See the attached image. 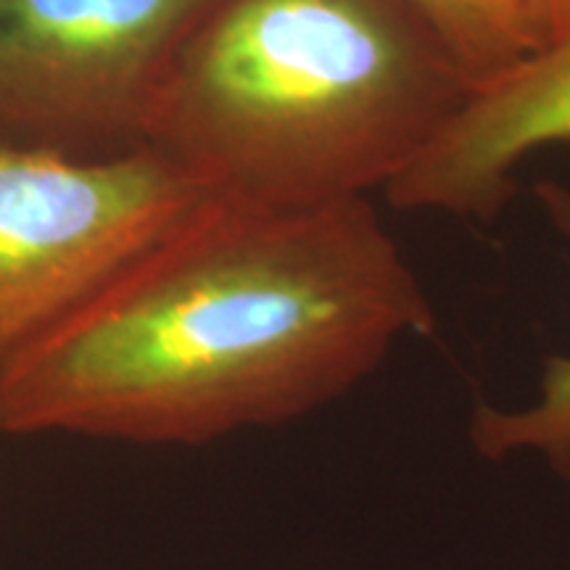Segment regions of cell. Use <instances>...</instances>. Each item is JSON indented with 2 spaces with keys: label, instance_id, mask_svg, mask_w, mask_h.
Returning <instances> with one entry per match:
<instances>
[{
  "label": "cell",
  "instance_id": "obj_1",
  "mask_svg": "<svg viewBox=\"0 0 570 570\" xmlns=\"http://www.w3.org/2000/svg\"><path fill=\"white\" fill-rule=\"evenodd\" d=\"M433 323L367 198H209L3 375L0 433L209 444L325 407Z\"/></svg>",
  "mask_w": 570,
  "mask_h": 570
},
{
  "label": "cell",
  "instance_id": "obj_2",
  "mask_svg": "<svg viewBox=\"0 0 570 570\" xmlns=\"http://www.w3.org/2000/svg\"><path fill=\"white\" fill-rule=\"evenodd\" d=\"M473 88L417 0H204L140 146L217 202H360L386 190Z\"/></svg>",
  "mask_w": 570,
  "mask_h": 570
},
{
  "label": "cell",
  "instance_id": "obj_3",
  "mask_svg": "<svg viewBox=\"0 0 570 570\" xmlns=\"http://www.w3.org/2000/svg\"><path fill=\"white\" fill-rule=\"evenodd\" d=\"M209 194L151 148L0 142V381Z\"/></svg>",
  "mask_w": 570,
  "mask_h": 570
},
{
  "label": "cell",
  "instance_id": "obj_4",
  "mask_svg": "<svg viewBox=\"0 0 570 570\" xmlns=\"http://www.w3.org/2000/svg\"><path fill=\"white\" fill-rule=\"evenodd\" d=\"M204 0H0V142L71 156L140 148Z\"/></svg>",
  "mask_w": 570,
  "mask_h": 570
},
{
  "label": "cell",
  "instance_id": "obj_5",
  "mask_svg": "<svg viewBox=\"0 0 570 570\" xmlns=\"http://www.w3.org/2000/svg\"><path fill=\"white\" fill-rule=\"evenodd\" d=\"M570 140V35L470 90L436 140L386 188L407 212L491 219L525 156Z\"/></svg>",
  "mask_w": 570,
  "mask_h": 570
},
{
  "label": "cell",
  "instance_id": "obj_6",
  "mask_svg": "<svg viewBox=\"0 0 570 570\" xmlns=\"http://www.w3.org/2000/svg\"><path fill=\"white\" fill-rule=\"evenodd\" d=\"M537 198L552 225L570 238V188L544 180ZM470 441L487 460L518 452L541 454L570 481V354L547 356L537 399L529 407L499 410L481 404L470 420Z\"/></svg>",
  "mask_w": 570,
  "mask_h": 570
},
{
  "label": "cell",
  "instance_id": "obj_7",
  "mask_svg": "<svg viewBox=\"0 0 570 570\" xmlns=\"http://www.w3.org/2000/svg\"><path fill=\"white\" fill-rule=\"evenodd\" d=\"M417 3L444 35L473 85L487 82L497 71L508 69L531 51V40L523 27L491 0H417Z\"/></svg>",
  "mask_w": 570,
  "mask_h": 570
},
{
  "label": "cell",
  "instance_id": "obj_8",
  "mask_svg": "<svg viewBox=\"0 0 570 570\" xmlns=\"http://www.w3.org/2000/svg\"><path fill=\"white\" fill-rule=\"evenodd\" d=\"M525 27L533 51L570 35V0H525Z\"/></svg>",
  "mask_w": 570,
  "mask_h": 570
},
{
  "label": "cell",
  "instance_id": "obj_9",
  "mask_svg": "<svg viewBox=\"0 0 570 570\" xmlns=\"http://www.w3.org/2000/svg\"><path fill=\"white\" fill-rule=\"evenodd\" d=\"M491 3L499 6V9H502L504 13H510V17L515 19L520 27H523L525 35H529V27H525V0H491ZM529 40H531V35H529ZM531 46H533V42H531Z\"/></svg>",
  "mask_w": 570,
  "mask_h": 570
}]
</instances>
